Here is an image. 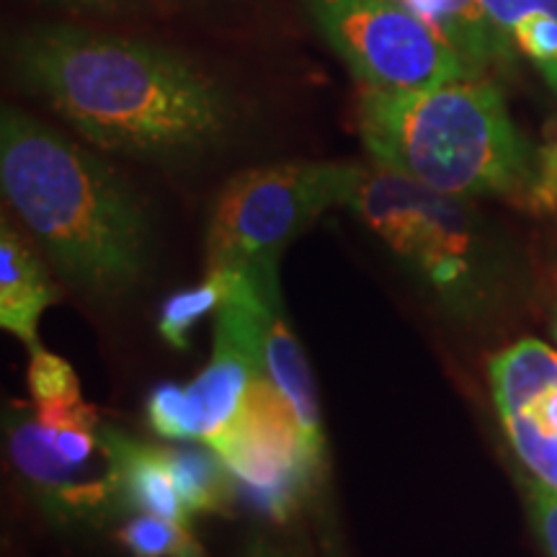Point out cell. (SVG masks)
Returning a JSON list of instances; mask_svg holds the SVG:
<instances>
[{
    "instance_id": "cell-1",
    "label": "cell",
    "mask_w": 557,
    "mask_h": 557,
    "mask_svg": "<svg viewBox=\"0 0 557 557\" xmlns=\"http://www.w3.org/2000/svg\"><path fill=\"white\" fill-rule=\"evenodd\" d=\"M11 67L96 148L148 160H181L218 148L233 127L222 83L158 41L39 24L11 41Z\"/></svg>"
},
{
    "instance_id": "cell-2",
    "label": "cell",
    "mask_w": 557,
    "mask_h": 557,
    "mask_svg": "<svg viewBox=\"0 0 557 557\" xmlns=\"http://www.w3.org/2000/svg\"><path fill=\"white\" fill-rule=\"evenodd\" d=\"M361 143L377 165L459 199L557 205V148L540 150L487 75L413 90L359 88Z\"/></svg>"
},
{
    "instance_id": "cell-3",
    "label": "cell",
    "mask_w": 557,
    "mask_h": 557,
    "mask_svg": "<svg viewBox=\"0 0 557 557\" xmlns=\"http://www.w3.org/2000/svg\"><path fill=\"white\" fill-rule=\"evenodd\" d=\"M0 186L21 225L81 289L116 295L143 274L150 225L127 181L13 107L0 114Z\"/></svg>"
},
{
    "instance_id": "cell-4",
    "label": "cell",
    "mask_w": 557,
    "mask_h": 557,
    "mask_svg": "<svg viewBox=\"0 0 557 557\" xmlns=\"http://www.w3.org/2000/svg\"><path fill=\"white\" fill-rule=\"evenodd\" d=\"M465 201L374 163L346 207L444 305L470 310L485 295V250Z\"/></svg>"
},
{
    "instance_id": "cell-5",
    "label": "cell",
    "mask_w": 557,
    "mask_h": 557,
    "mask_svg": "<svg viewBox=\"0 0 557 557\" xmlns=\"http://www.w3.org/2000/svg\"><path fill=\"white\" fill-rule=\"evenodd\" d=\"M367 165L292 160L238 173L207 225V269H276L284 248L331 207L348 205Z\"/></svg>"
},
{
    "instance_id": "cell-6",
    "label": "cell",
    "mask_w": 557,
    "mask_h": 557,
    "mask_svg": "<svg viewBox=\"0 0 557 557\" xmlns=\"http://www.w3.org/2000/svg\"><path fill=\"white\" fill-rule=\"evenodd\" d=\"M359 88L413 90L478 75L403 0H299Z\"/></svg>"
},
{
    "instance_id": "cell-7",
    "label": "cell",
    "mask_w": 557,
    "mask_h": 557,
    "mask_svg": "<svg viewBox=\"0 0 557 557\" xmlns=\"http://www.w3.org/2000/svg\"><path fill=\"white\" fill-rule=\"evenodd\" d=\"M207 444L230 470L238 500L271 521L295 517L320 472L295 410L267 374L250 382L238 413Z\"/></svg>"
},
{
    "instance_id": "cell-8",
    "label": "cell",
    "mask_w": 557,
    "mask_h": 557,
    "mask_svg": "<svg viewBox=\"0 0 557 557\" xmlns=\"http://www.w3.org/2000/svg\"><path fill=\"white\" fill-rule=\"evenodd\" d=\"M5 438L13 468L29 485L32 496L45 508L47 517L70 524L96 521L124 504L120 457L114 447L101 462H67L54 451L50 429L24 406H11L5 416Z\"/></svg>"
},
{
    "instance_id": "cell-9",
    "label": "cell",
    "mask_w": 557,
    "mask_h": 557,
    "mask_svg": "<svg viewBox=\"0 0 557 557\" xmlns=\"http://www.w3.org/2000/svg\"><path fill=\"white\" fill-rule=\"evenodd\" d=\"M500 426L534 480L557 491V351L519 341L487 364Z\"/></svg>"
},
{
    "instance_id": "cell-10",
    "label": "cell",
    "mask_w": 557,
    "mask_h": 557,
    "mask_svg": "<svg viewBox=\"0 0 557 557\" xmlns=\"http://www.w3.org/2000/svg\"><path fill=\"white\" fill-rule=\"evenodd\" d=\"M58 299L39 253L9 218L0 222V325L39 348V318Z\"/></svg>"
},
{
    "instance_id": "cell-11",
    "label": "cell",
    "mask_w": 557,
    "mask_h": 557,
    "mask_svg": "<svg viewBox=\"0 0 557 557\" xmlns=\"http://www.w3.org/2000/svg\"><path fill=\"white\" fill-rule=\"evenodd\" d=\"M438 37L447 39L478 75L511 73L519 50L493 24L483 0H403Z\"/></svg>"
},
{
    "instance_id": "cell-12",
    "label": "cell",
    "mask_w": 557,
    "mask_h": 557,
    "mask_svg": "<svg viewBox=\"0 0 557 557\" xmlns=\"http://www.w3.org/2000/svg\"><path fill=\"white\" fill-rule=\"evenodd\" d=\"M263 369H267V377L274 382V387L287 398L292 410H295L310 457L318 465H323L325 434L323 416H320L318 406L315 380H312V369L302 351V344H299L295 331H292L289 320L284 318L282 299L271 308L267 323V336H263Z\"/></svg>"
},
{
    "instance_id": "cell-13",
    "label": "cell",
    "mask_w": 557,
    "mask_h": 557,
    "mask_svg": "<svg viewBox=\"0 0 557 557\" xmlns=\"http://www.w3.org/2000/svg\"><path fill=\"white\" fill-rule=\"evenodd\" d=\"M107 429L111 447L120 457L124 504L143 513H152V517L189 524L191 513L186 511L184 500L178 496L169 465H165L163 447L139 444L122 434L120 429Z\"/></svg>"
},
{
    "instance_id": "cell-14",
    "label": "cell",
    "mask_w": 557,
    "mask_h": 557,
    "mask_svg": "<svg viewBox=\"0 0 557 557\" xmlns=\"http://www.w3.org/2000/svg\"><path fill=\"white\" fill-rule=\"evenodd\" d=\"M483 5L557 96V0H483Z\"/></svg>"
},
{
    "instance_id": "cell-15",
    "label": "cell",
    "mask_w": 557,
    "mask_h": 557,
    "mask_svg": "<svg viewBox=\"0 0 557 557\" xmlns=\"http://www.w3.org/2000/svg\"><path fill=\"white\" fill-rule=\"evenodd\" d=\"M165 465H169L173 483L186 511L191 513H218L225 511L233 493V478L218 451L209 444L205 447H163Z\"/></svg>"
},
{
    "instance_id": "cell-16",
    "label": "cell",
    "mask_w": 557,
    "mask_h": 557,
    "mask_svg": "<svg viewBox=\"0 0 557 557\" xmlns=\"http://www.w3.org/2000/svg\"><path fill=\"white\" fill-rule=\"evenodd\" d=\"M233 269H207V278L197 287L173 292L160 305L158 331L163 341L178 351H186L191 344V329L209 312H218L233 289Z\"/></svg>"
},
{
    "instance_id": "cell-17",
    "label": "cell",
    "mask_w": 557,
    "mask_h": 557,
    "mask_svg": "<svg viewBox=\"0 0 557 557\" xmlns=\"http://www.w3.org/2000/svg\"><path fill=\"white\" fill-rule=\"evenodd\" d=\"M120 545L132 557H205V547L189 532V524L139 513L116 532Z\"/></svg>"
},
{
    "instance_id": "cell-18",
    "label": "cell",
    "mask_w": 557,
    "mask_h": 557,
    "mask_svg": "<svg viewBox=\"0 0 557 557\" xmlns=\"http://www.w3.org/2000/svg\"><path fill=\"white\" fill-rule=\"evenodd\" d=\"M29 389L37 406L47 403H75L81 398V382L73 367L58 354L34 348L29 361Z\"/></svg>"
},
{
    "instance_id": "cell-19",
    "label": "cell",
    "mask_w": 557,
    "mask_h": 557,
    "mask_svg": "<svg viewBox=\"0 0 557 557\" xmlns=\"http://www.w3.org/2000/svg\"><path fill=\"white\" fill-rule=\"evenodd\" d=\"M148 423L160 438H171V442H197V431H194L191 410L186 403L184 387L163 382L150 393L148 398Z\"/></svg>"
},
{
    "instance_id": "cell-20",
    "label": "cell",
    "mask_w": 557,
    "mask_h": 557,
    "mask_svg": "<svg viewBox=\"0 0 557 557\" xmlns=\"http://www.w3.org/2000/svg\"><path fill=\"white\" fill-rule=\"evenodd\" d=\"M529 513L549 557H557V491L540 480L529 483Z\"/></svg>"
},
{
    "instance_id": "cell-21",
    "label": "cell",
    "mask_w": 557,
    "mask_h": 557,
    "mask_svg": "<svg viewBox=\"0 0 557 557\" xmlns=\"http://www.w3.org/2000/svg\"><path fill=\"white\" fill-rule=\"evenodd\" d=\"M47 9L75 13V16H120L137 9L139 0H34Z\"/></svg>"
},
{
    "instance_id": "cell-22",
    "label": "cell",
    "mask_w": 557,
    "mask_h": 557,
    "mask_svg": "<svg viewBox=\"0 0 557 557\" xmlns=\"http://www.w3.org/2000/svg\"><path fill=\"white\" fill-rule=\"evenodd\" d=\"M248 557H295V555H289L287 549L274 547V545H269V542L259 540V542H253V545H250Z\"/></svg>"
},
{
    "instance_id": "cell-23",
    "label": "cell",
    "mask_w": 557,
    "mask_h": 557,
    "mask_svg": "<svg viewBox=\"0 0 557 557\" xmlns=\"http://www.w3.org/2000/svg\"><path fill=\"white\" fill-rule=\"evenodd\" d=\"M553 333H555V341H557V297H555V310H553Z\"/></svg>"
}]
</instances>
